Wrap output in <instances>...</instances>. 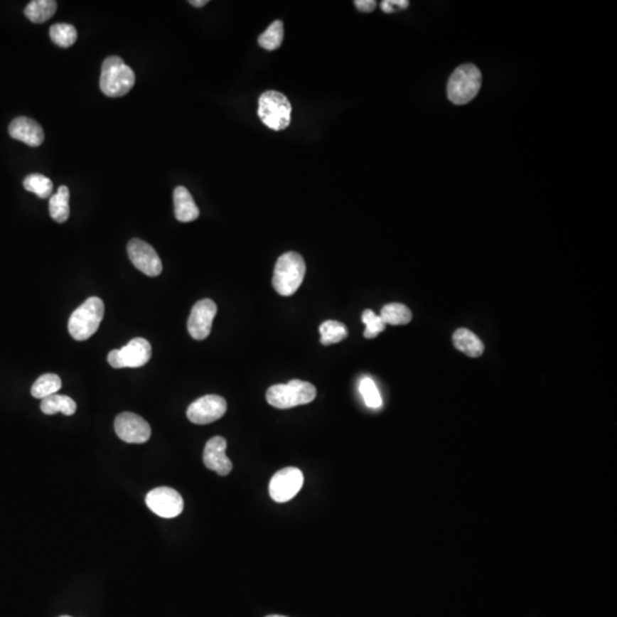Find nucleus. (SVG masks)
I'll return each mask as SVG.
<instances>
[{"instance_id":"20e7f679","label":"nucleus","mask_w":617,"mask_h":617,"mask_svg":"<svg viewBox=\"0 0 617 617\" xmlns=\"http://www.w3.org/2000/svg\"><path fill=\"white\" fill-rule=\"evenodd\" d=\"M317 396L315 385L300 380H291L286 385L269 387L267 402L278 409H289L313 402Z\"/></svg>"},{"instance_id":"2eb2a0df","label":"nucleus","mask_w":617,"mask_h":617,"mask_svg":"<svg viewBox=\"0 0 617 617\" xmlns=\"http://www.w3.org/2000/svg\"><path fill=\"white\" fill-rule=\"evenodd\" d=\"M9 135L14 140L26 143L30 146H39L44 142V129L36 120L29 117L15 118L9 127Z\"/></svg>"},{"instance_id":"9b49d317","label":"nucleus","mask_w":617,"mask_h":617,"mask_svg":"<svg viewBox=\"0 0 617 617\" xmlns=\"http://www.w3.org/2000/svg\"><path fill=\"white\" fill-rule=\"evenodd\" d=\"M127 253L135 268L143 274L149 277H157L161 274L163 263L151 245L141 239H132L127 245Z\"/></svg>"},{"instance_id":"f03ea898","label":"nucleus","mask_w":617,"mask_h":617,"mask_svg":"<svg viewBox=\"0 0 617 617\" xmlns=\"http://www.w3.org/2000/svg\"><path fill=\"white\" fill-rule=\"evenodd\" d=\"M306 276V262L300 254L289 252L281 255L274 267L272 285L278 294L291 296L302 285Z\"/></svg>"},{"instance_id":"ddd939ff","label":"nucleus","mask_w":617,"mask_h":617,"mask_svg":"<svg viewBox=\"0 0 617 617\" xmlns=\"http://www.w3.org/2000/svg\"><path fill=\"white\" fill-rule=\"evenodd\" d=\"M216 313L218 306L214 301L204 299L195 303L188 321V331L191 338L198 341L208 338Z\"/></svg>"},{"instance_id":"473e14b6","label":"nucleus","mask_w":617,"mask_h":617,"mask_svg":"<svg viewBox=\"0 0 617 617\" xmlns=\"http://www.w3.org/2000/svg\"><path fill=\"white\" fill-rule=\"evenodd\" d=\"M61 617H71V616H61Z\"/></svg>"},{"instance_id":"0eeeda50","label":"nucleus","mask_w":617,"mask_h":617,"mask_svg":"<svg viewBox=\"0 0 617 617\" xmlns=\"http://www.w3.org/2000/svg\"><path fill=\"white\" fill-rule=\"evenodd\" d=\"M151 344L146 338H133L122 349L112 350L108 355L111 367L119 368H139L148 364L151 359Z\"/></svg>"},{"instance_id":"dca6fc26","label":"nucleus","mask_w":617,"mask_h":617,"mask_svg":"<svg viewBox=\"0 0 617 617\" xmlns=\"http://www.w3.org/2000/svg\"><path fill=\"white\" fill-rule=\"evenodd\" d=\"M173 197H174L175 218L178 221L188 223L198 219L200 212L187 188H176Z\"/></svg>"},{"instance_id":"f257e3e1","label":"nucleus","mask_w":617,"mask_h":617,"mask_svg":"<svg viewBox=\"0 0 617 617\" xmlns=\"http://www.w3.org/2000/svg\"><path fill=\"white\" fill-rule=\"evenodd\" d=\"M135 84V73L119 56H109L103 61L100 87L105 97H120Z\"/></svg>"},{"instance_id":"6e6552de","label":"nucleus","mask_w":617,"mask_h":617,"mask_svg":"<svg viewBox=\"0 0 617 617\" xmlns=\"http://www.w3.org/2000/svg\"><path fill=\"white\" fill-rule=\"evenodd\" d=\"M304 483L302 471L294 466H289L277 472L271 478L269 485L270 496L277 503L291 501L302 488Z\"/></svg>"},{"instance_id":"f8f14e48","label":"nucleus","mask_w":617,"mask_h":617,"mask_svg":"<svg viewBox=\"0 0 617 617\" xmlns=\"http://www.w3.org/2000/svg\"><path fill=\"white\" fill-rule=\"evenodd\" d=\"M225 398L216 395H207L193 402L187 411L188 419L195 424L204 425L215 422L227 412Z\"/></svg>"},{"instance_id":"9d476101","label":"nucleus","mask_w":617,"mask_h":617,"mask_svg":"<svg viewBox=\"0 0 617 617\" xmlns=\"http://www.w3.org/2000/svg\"><path fill=\"white\" fill-rule=\"evenodd\" d=\"M114 430L127 444H144L151 437V428L146 419L131 412H124L116 417Z\"/></svg>"},{"instance_id":"f3484780","label":"nucleus","mask_w":617,"mask_h":617,"mask_svg":"<svg viewBox=\"0 0 617 617\" xmlns=\"http://www.w3.org/2000/svg\"><path fill=\"white\" fill-rule=\"evenodd\" d=\"M453 343L457 350L469 357H479L483 353V344L477 335L466 328L457 329L453 335Z\"/></svg>"},{"instance_id":"39448f33","label":"nucleus","mask_w":617,"mask_h":617,"mask_svg":"<svg viewBox=\"0 0 617 617\" xmlns=\"http://www.w3.org/2000/svg\"><path fill=\"white\" fill-rule=\"evenodd\" d=\"M481 73L475 65L466 63L455 69L447 84V97L456 105L466 104L477 97L481 87Z\"/></svg>"},{"instance_id":"7c9ffc66","label":"nucleus","mask_w":617,"mask_h":617,"mask_svg":"<svg viewBox=\"0 0 617 617\" xmlns=\"http://www.w3.org/2000/svg\"><path fill=\"white\" fill-rule=\"evenodd\" d=\"M190 5H193V7H197V9H200V7H204L205 5L208 4L207 0H190Z\"/></svg>"},{"instance_id":"4be33fe9","label":"nucleus","mask_w":617,"mask_h":617,"mask_svg":"<svg viewBox=\"0 0 617 617\" xmlns=\"http://www.w3.org/2000/svg\"><path fill=\"white\" fill-rule=\"evenodd\" d=\"M61 387L62 381L60 376L53 373L44 374L33 383V387H31V395L36 399L43 400L47 397L55 395Z\"/></svg>"},{"instance_id":"6ab92c4d","label":"nucleus","mask_w":617,"mask_h":617,"mask_svg":"<svg viewBox=\"0 0 617 617\" xmlns=\"http://www.w3.org/2000/svg\"><path fill=\"white\" fill-rule=\"evenodd\" d=\"M69 199H70V191L65 186L58 188V193L50 197L48 210L52 219L58 223H65L70 216Z\"/></svg>"},{"instance_id":"393cba45","label":"nucleus","mask_w":617,"mask_h":617,"mask_svg":"<svg viewBox=\"0 0 617 617\" xmlns=\"http://www.w3.org/2000/svg\"><path fill=\"white\" fill-rule=\"evenodd\" d=\"M23 187L26 191L35 193L38 198L46 199L52 197L53 182L44 175L31 174L26 176L23 181Z\"/></svg>"},{"instance_id":"423d86ee","label":"nucleus","mask_w":617,"mask_h":617,"mask_svg":"<svg viewBox=\"0 0 617 617\" xmlns=\"http://www.w3.org/2000/svg\"><path fill=\"white\" fill-rule=\"evenodd\" d=\"M259 117L269 129L283 131L291 119V105L284 94L268 90L259 100Z\"/></svg>"},{"instance_id":"cd10ccee","label":"nucleus","mask_w":617,"mask_h":617,"mask_svg":"<svg viewBox=\"0 0 617 617\" xmlns=\"http://www.w3.org/2000/svg\"><path fill=\"white\" fill-rule=\"evenodd\" d=\"M361 321L366 325L364 333V336L366 338H376L380 333L385 331V326H387L381 316L375 315L370 308L365 310Z\"/></svg>"},{"instance_id":"4468645a","label":"nucleus","mask_w":617,"mask_h":617,"mask_svg":"<svg viewBox=\"0 0 617 617\" xmlns=\"http://www.w3.org/2000/svg\"><path fill=\"white\" fill-rule=\"evenodd\" d=\"M227 440L223 437L210 438L204 449V464L207 469L215 471L218 475L227 476L232 471V462L225 454Z\"/></svg>"},{"instance_id":"c756f323","label":"nucleus","mask_w":617,"mask_h":617,"mask_svg":"<svg viewBox=\"0 0 617 617\" xmlns=\"http://www.w3.org/2000/svg\"><path fill=\"white\" fill-rule=\"evenodd\" d=\"M377 3L374 0H355V6L363 13L373 12Z\"/></svg>"},{"instance_id":"1a4fd4ad","label":"nucleus","mask_w":617,"mask_h":617,"mask_svg":"<svg viewBox=\"0 0 617 617\" xmlns=\"http://www.w3.org/2000/svg\"><path fill=\"white\" fill-rule=\"evenodd\" d=\"M146 503L152 513L161 518L172 519L183 511V498L175 489L158 487L148 493Z\"/></svg>"},{"instance_id":"5701e85b","label":"nucleus","mask_w":617,"mask_h":617,"mask_svg":"<svg viewBox=\"0 0 617 617\" xmlns=\"http://www.w3.org/2000/svg\"><path fill=\"white\" fill-rule=\"evenodd\" d=\"M50 37L58 46L69 48L76 43L78 33L76 28L71 24L56 23L50 26Z\"/></svg>"},{"instance_id":"a878e982","label":"nucleus","mask_w":617,"mask_h":617,"mask_svg":"<svg viewBox=\"0 0 617 617\" xmlns=\"http://www.w3.org/2000/svg\"><path fill=\"white\" fill-rule=\"evenodd\" d=\"M283 41L284 24L281 21H274L259 37V46L267 50H278L283 44Z\"/></svg>"},{"instance_id":"a211bd4d","label":"nucleus","mask_w":617,"mask_h":617,"mask_svg":"<svg viewBox=\"0 0 617 617\" xmlns=\"http://www.w3.org/2000/svg\"><path fill=\"white\" fill-rule=\"evenodd\" d=\"M41 409L43 413L46 415H54L56 413H62L71 417L76 413L77 405L76 402H73V399L70 397L63 396V395H52L43 399L41 404Z\"/></svg>"},{"instance_id":"412c9836","label":"nucleus","mask_w":617,"mask_h":617,"mask_svg":"<svg viewBox=\"0 0 617 617\" xmlns=\"http://www.w3.org/2000/svg\"><path fill=\"white\" fill-rule=\"evenodd\" d=\"M381 318L385 321V325H392V326H400V325H407L411 323L412 312L407 306L400 303H390L382 308Z\"/></svg>"},{"instance_id":"2f4dec72","label":"nucleus","mask_w":617,"mask_h":617,"mask_svg":"<svg viewBox=\"0 0 617 617\" xmlns=\"http://www.w3.org/2000/svg\"><path fill=\"white\" fill-rule=\"evenodd\" d=\"M267 617H286V616H283V615H270V616H267Z\"/></svg>"},{"instance_id":"b1692460","label":"nucleus","mask_w":617,"mask_h":617,"mask_svg":"<svg viewBox=\"0 0 617 617\" xmlns=\"http://www.w3.org/2000/svg\"><path fill=\"white\" fill-rule=\"evenodd\" d=\"M321 342L323 345L338 343L348 336V329L344 323L336 321H327L321 323Z\"/></svg>"},{"instance_id":"7ed1b4c3","label":"nucleus","mask_w":617,"mask_h":617,"mask_svg":"<svg viewBox=\"0 0 617 617\" xmlns=\"http://www.w3.org/2000/svg\"><path fill=\"white\" fill-rule=\"evenodd\" d=\"M103 316V301L100 297H90L73 312L68 323V331L77 341H86L97 332Z\"/></svg>"},{"instance_id":"aec40b11","label":"nucleus","mask_w":617,"mask_h":617,"mask_svg":"<svg viewBox=\"0 0 617 617\" xmlns=\"http://www.w3.org/2000/svg\"><path fill=\"white\" fill-rule=\"evenodd\" d=\"M58 9L55 0H33L24 9V15L33 23H45Z\"/></svg>"},{"instance_id":"c85d7f7f","label":"nucleus","mask_w":617,"mask_h":617,"mask_svg":"<svg viewBox=\"0 0 617 617\" xmlns=\"http://www.w3.org/2000/svg\"><path fill=\"white\" fill-rule=\"evenodd\" d=\"M409 6L407 0H385L381 3V9L387 14L396 12L397 9H406Z\"/></svg>"},{"instance_id":"bb28decb","label":"nucleus","mask_w":617,"mask_h":617,"mask_svg":"<svg viewBox=\"0 0 617 617\" xmlns=\"http://www.w3.org/2000/svg\"><path fill=\"white\" fill-rule=\"evenodd\" d=\"M359 391H360L361 396H363L367 407L379 409L383 405L379 389L376 387L375 382L370 379V377H364V379L361 380L360 385H359Z\"/></svg>"}]
</instances>
